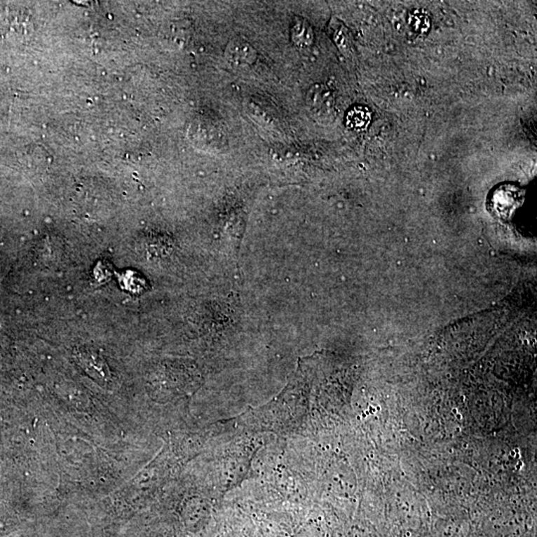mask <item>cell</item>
Here are the masks:
<instances>
[{
    "instance_id": "1",
    "label": "cell",
    "mask_w": 537,
    "mask_h": 537,
    "mask_svg": "<svg viewBox=\"0 0 537 537\" xmlns=\"http://www.w3.org/2000/svg\"><path fill=\"white\" fill-rule=\"evenodd\" d=\"M308 106L318 116H332L334 113V101L332 93L322 86H315L308 93Z\"/></svg>"
},
{
    "instance_id": "2",
    "label": "cell",
    "mask_w": 537,
    "mask_h": 537,
    "mask_svg": "<svg viewBox=\"0 0 537 537\" xmlns=\"http://www.w3.org/2000/svg\"><path fill=\"white\" fill-rule=\"evenodd\" d=\"M329 33L332 41L336 43L339 49L344 55L348 56L353 53V42L348 27L341 23L339 19L332 18L329 25Z\"/></svg>"
},
{
    "instance_id": "3",
    "label": "cell",
    "mask_w": 537,
    "mask_h": 537,
    "mask_svg": "<svg viewBox=\"0 0 537 537\" xmlns=\"http://www.w3.org/2000/svg\"><path fill=\"white\" fill-rule=\"evenodd\" d=\"M226 56L235 63L251 64L255 60L257 53L249 43L236 39L228 44Z\"/></svg>"
},
{
    "instance_id": "4",
    "label": "cell",
    "mask_w": 537,
    "mask_h": 537,
    "mask_svg": "<svg viewBox=\"0 0 537 537\" xmlns=\"http://www.w3.org/2000/svg\"><path fill=\"white\" fill-rule=\"evenodd\" d=\"M292 40L298 46H310L313 41V31L308 21L304 18H294L292 25Z\"/></svg>"
},
{
    "instance_id": "5",
    "label": "cell",
    "mask_w": 537,
    "mask_h": 537,
    "mask_svg": "<svg viewBox=\"0 0 537 537\" xmlns=\"http://www.w3.org/2000/svg\"><path fill=\"white\" fill-rule=\"evenodd\" d=\"M370 122H372V114L367 107H353L346 116L348 127L358 132L367 130Z\"/></svg>"
},
{
    "instance_id": "6",
    "label": "cell",
    "mask_w": 537,
    "mask_h": 537,
    "mask_svg": "<svg viewBox=\"0 0 537 537\" xmlns=\"http://www.w3.org/2000/svg\"><path fill=\"white\" fill-rule=\"evenodd\" d=\"M409 25L412 30L418 34H427L429 32L430 22L429 16L423 11H414L409 18Z\"/></svg>"
}]
</instances>
